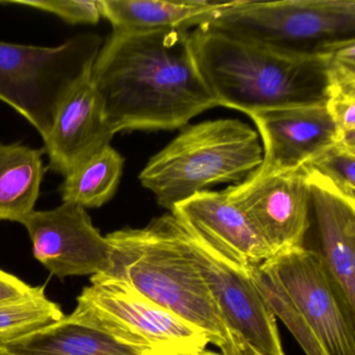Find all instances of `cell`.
<instances>
[{"label":"cell","mask_w":355,"mask_h":355,"mask_svg":"<svg viewBox=\"0 0 355 355\" xmlns=\"http://www.w3.org/2000/svg\"><path fill=\"white\" fill-rule=\"evenodd\" d=\"M328 91H355V41L327 55Z\"/></svg>","instance_id":"obj_25"},{"label":"cell","mask_w":355,"mask_h":355,"mask_svg":"<svg viewBox=\"0 0 355 355\" xmlns=\"http://www.w3.org/2000/svg\"><path fill=\"white\" fill-rule=\"evenodd\" d=\"M171 214L197 240L239 269L249 271L275 255L223 191L197 193L178 203Z\"/></svg>","instance_id":"obj_12"},{"label":"cell","mask_w":355,"mask_h":355,"mask_svg":"<svg viewBox=\"0 0 355 355\" xmlns=\"http://www.w3.org/2000/svg\"><path fill=\"white\" fill-rule=\"evenodd\" d=\"M64 315L60 305L47 298L44 286H36L22 298L0 303V343L26 336Z\"/></svg>","instance_id":"obj_20"},{"label":"cell","mask_w":355,"mask_h":355,"mask_svg":"<svg viewBox=\"0 0 355 355\" xmlns=\"http://www.w3.org/2000/svg\"><path fill=\"white\" fill-rule=\"evenodd\" d=\"M91 78L114 135L175 130L218 107L186 28L113 31L93 62Z\"/></svg>","instance_id":"obj_1"},{"label":"cell","mask_w":355,"mask_h":355,"mask_svg":"<svg viewBox=\"0 0 355 355\" xmlns=\"http://www.w3.org/2000/svg\"><path fill=\"white\" fill-rule=\"evenodd\" d=\"M0 348L12 355H159L80 306L55 323L0 343Z\"/></svg>","instance_id":"obj_16"},{"label":"cell","mask_w":355,"mask_h":355,"mask_svg":"<svg viewBox=\"0 0 355 355\" xmlns=\"http://www.w3.org/2000/svg\"><path fill=\"white\" fill-rule=\"evenodd\" d=\"M182 224V223H180ZM187 250L209 288L224 325L263 355H284L275 317L250 276L216 254L182 224Z\"/></svg>","instance_id":"obj_9"},{"label":"cell","mask_w":355,"mask_h":355,"mask_svg":"<svg viewBox=\"0 0 355 355\" xmlns=\"http://www.w3.org/2000/svg\"><path fill=\"white\" fill-rule=\"evenodd\" d=\"M303 167L319 174L344 196L355 200V149L336 143Z\"/></svg>","instance_id":"obj_22"},{"label":"cell","mask_w":355,"mask_h":355,"mask_svg":"<svg viewBox=\"0 0 355 355\" xmlns=\"http://www.w3.org/2000/svg\"><path fill=\"white\" fill-rule=\"evenodd\" d=\"M232 334V340H234V345H236V350H238L239 354L240 355H263L261 353L257 352L254 349L251 348L249 345H247L242 338H239L236 334Z\"/></svg>","instance_id":"obj_27"},{"label":"cell","mask_w":355,"mask_h":355,"mask_svg":"<svg viewBox=\"0 0 355 355\" xmlns=\"http://www.w3.org/2000/svg\"><path fill=\"white\" fill-rule=\"evenodd\" d=\"M249 117L263 143V163L255 175L299 169L338 143L325 103L255 112Z\"/></svg>","instance_id":"obj_13"},{"label":"cell","mask_w":355,"mask_h":355,"mask_svg":"<svg viewBox=\"0 0 355 355\" xmlns=\"http://www.w3.org/2000/svg\"><path fill=\"white\" fill-rule=\"evenodd\" d=\"M274 252L304 246L311 207L304 168L267 175L250 174L223 191Z\"/></svg>","instance_id":"obj_10"},{"label":"cell","mask_w":355,"mask_h":355,"mask_svg":"<svg viewBox=\"0 0 355 355\" xmlns=\"http://www.w3.org/2000/svg\"><path fill=\"white\" fill-rule=\"evenodd\" d=\"M78 306L159 355H197L211 343L200 328L107 274L91 277V286L78 297Z\"/></svg>","instance_id":"obj_7"},{"label":"cell","mask_w":355,"mask_h":355,"mask_svg":"<svg viewBox=\"0 0 355 355\" xmlns=\"http://www.w3.org/2000/svg\"><path fill=\"white\" fill-rule=\"evenodd\" d=\"M112 267L119 278L159 306L200 328L219 347L227 328L198 267L189 255L180 222L171 213L143 228L107 234Z\"/></svg>","instance_id":"obj_3"},{"label":"cell","mask_w":355,"mask_h":355,"mask_svg":"<svg viewBox=\"0 0 355 355\" xmlns=\"http://www.w3.org/2000/svg\"><path fill=\"white\" fill-rule=\"evenodd\" d=\"M113 137L101 95L91 78L90 68L58 107L51 132L44 140L49 167L66 176L110 145Z\"/></svg>","instance_id":"obj_14"},{"label":"cell","mask_w":355,"mask_h":355,"mask_svg":"<svg viewBox=\"0 0 355 355\" xmlns=\"http://www.w3.org/2000/svg\"><path fill=\"white\" fill-rule=\"evenodd\" d=\"M20 223L30 234L34 257L61 279L111 270L109 241L84 207L63 203L49 211H32Z\"/></svg>","instance_id":"obj_11"},{"label":"cell","mask_w":355,"mask_h":355,"mask_svg":"<svg viewBox=\"0 0 355 355\" xmlns=\"http://www.w3.org/2000/svg\"><path fill=\"white\" fill-rule=\"evenodd\" d=\"M199 26L284 55L327 57L355 41V1L239 0Z\"/></svg>","instance_id":"obj_5"},{"label":"cell","mask_w":355,"mask_h":355,"mask_svg":"<svg viewBox=\"0 0 355 355\" xmlns=\"http://www.w3.org/2000/svg\"><path fill=\"white\" fill-rule=\"evenodd\" d=\"M325 107L336 126L338 143L355 149V91H328Z\"/></svg>","instance_id":"obj_24"},{"label":"cell","mask_w":355,"mask_h":355,"mask_svg":"<svg viewBox=\"0 0 355 355\" xmlns=\"http://www.w3.org/2000/svg\"><path fill=\"white\" fill-rule=\"evenodd\" d=\"M190 37L199 71L218 105L249 116L327 101V57L284 55L203 26Z\"/></svg>","instance_id":"obj_2"},{"label":"cell","mask_w":355,"mask_h":355,"mask_svg":"<svg viewBox=\"0 0 355 355\" xmlns=\"http://www.w3.org/2000/svg\"><path fill=\"white\" fill-rule=\"evenodd\" d=\"M0 355H12V354H10V353L6 352L5 350H3V349L0 348Z\"/></svg>","instance_id":"obj_29"},{"label":"cell","mask_w":355,"mask_h":355,"mask_svg":"<svg viewBox=\"0 0 355 355\" xmlns=\"http://www.w3.org/2000/svg\"><path fill=\"white\" fill-rule=\"evenodd\" d=\"M250 276L274 317L288 326L306 355H327L269 266L265 261L252 266Z\"/></svg>","instance_id":"obj_21"},{"label":"cell","mask_w":355,"mask_h":355,"mask_svg":"<svg viewBox=\"0 0 355 355\" xmlns=\"http://www.w3.org/2000/svg\"><path fill=\"white\" fill-rule=\"evenodd\" d=\"M0 5H15L53 14L70 24H97L101 19L97 0H43V1H0Z\"/></svg>","instance_id":"obj_23"},{"label":"cell","mask_w":355,"mask_h":355,"mask_svg":"<svg viewBox=\"0 0 355 355\" xmlns=\"http://www.w3.org/2000/svg\"><path fill=\"white\" fill-rule=\"evenodd\" d=\"M197 355H223V354H222V353L213 352V351L205 350V351H202V352L199 353V354H197Z\"/></svg>","instance_id":"obj_28"},{"label":"cell","mask_w":355,"mask_h":355,"mask_svg":"<svg viewBox=\"0 0 355 355\" xmlns=\"http://www.w3.org/2000/svg\"><path fill=\"white\" fill-rule=\"evenodd\" d=\"M42 149L0 144V221L21 222L35 211L44 176Z\"/></svg>","instance_id":"obj_18"},{"label":"cell","mask_w":355,"mask_h":355,"mask_svg":"<svg viewBox=\"0 0 355 355\" xmlns=\"http://www.w3.org/2000/svg\"><path fill=\"white\" fill-rule=\"evenodd\" d=\"M327 355H355V318L345 309L319 253L305 246L265 261Z\"/></svg>","instance_id":"obj_8"},{"label":"cell","mask_w":355,"mask_h":355,"mask_svg":"<svg viewBox=\"0 0 355 355\" xmlns=\"http://www.w3.org/2000/svg\"><path fill=\"white\" fill-rule=\"evenodd\" d=\"M124 159L111 145L72 170L65 176L61 191L63 203L86 209H98L111 200L123 171Z\"/></svg>","instance_id":"obj_19"},{"label":"cell","mask_w":355,"mask_h":355,"mask_svg":"<svg viewBox=\"0 0 355 355\" xmlns=\"http://www.w3.org/2000/svg\"><path fill=\"white\" fill-rule=\"evenodd\" d=\"M230 3L207 0H97L101 17L112 24L113 31L128 33L197 28Z\"/></svg>","instance_id":"obj_17"},{"label":"cell","mask_w":355,"mask_h":355,"mask_svg":"<svg viewBox=\"0 0 355 355\" xmlns=\"http://www.w3.org/2000/svg\"><path fill=\"white\" fill-rule=\"evenodd\" d=\"M305 171L319 232L320 257L340 302L355 318V200L319 174Z\"/></svg>","instance_id":"obj_15"},{"label":"cell","mask_w":355,"mask_h":355,"mask_svg":"<svg viewBox=\"0 0 355 355\" xmlns=\"http://www.w3.org/2000/svg\"><path fill=\"white\" fill-rule=\"evenodd\" d=\"M34 288L13 274L0 269V303L17 300L31 294Z\"/></svg>","instance_id":"obj_26"},{"label":"cell","mask_w":355,"mask_h":355,"mask_svg":"<svg viewBox=\"0 0 355 355\" xmlns=\"http://www.w3.org/2000/svg\"><path fill=\"white\" fill-rule=\"evenodd\" d=\"M259 134L236 119L189 126L153 155L139 175L161 207L178 203L218 184L244 182L263 163Z\"/></svg>","instance_id":"obj_4"},{"label":"cell","mask_w":355,"mask_h":355,"mask_svg":"<svg viewBox=\"0 0 355 355\" xmlns=\"http://www.w3.org/2000/svg\"><path fill=\"white\" fill-rule=\"evenodd\" d=\"M103 44L94 34L78 35L57 47L0 41V101L26 118L44 141L60 103L90 69Z\"/></svg>","instance_id":"obj_6"}]
</instances>
